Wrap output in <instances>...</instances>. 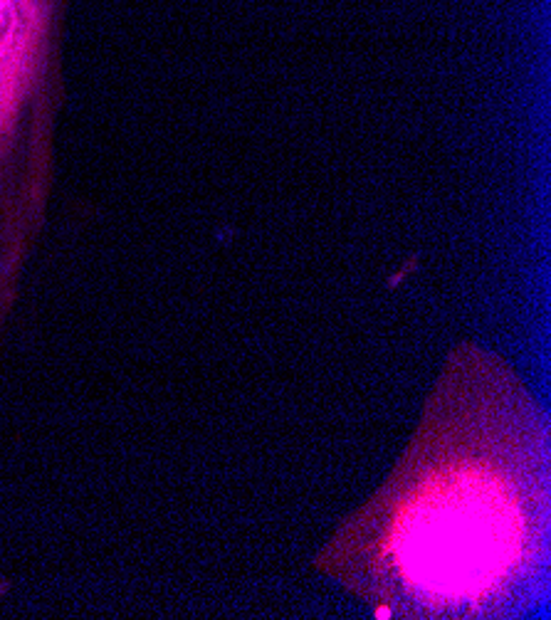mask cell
<instances>
[{"label": "cell", "instance_id": "cell-1", "mask_svg": "<svg viewBox=\"0 0 551 620\" xmlns=\"http://www.w3.org/2000/svg\"><path fill=\"white\" fill-rule=\"evenodd\" d=\"M423 455L396 492L379 551L401 586L431 606H465L515 581L534 519L517 472L465 443Z\"/></svg>", "mask_w": 551, "mask_h": 620}]
</instances>
